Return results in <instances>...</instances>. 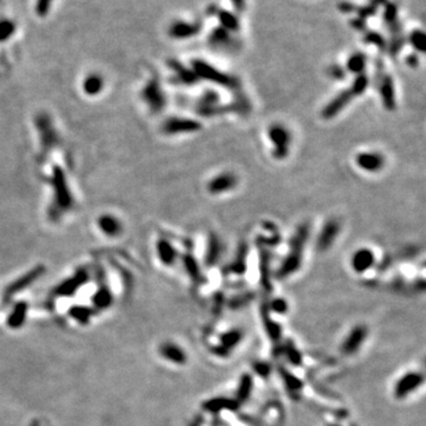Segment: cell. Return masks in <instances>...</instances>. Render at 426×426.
Here are the masks:
<instances>
[{
    "mask_svg": "<svg viewBox=\"0 0 426 426\" xmlns=\"http://www.w3.org/2000/svg\"><path fill=\"white\" fill-rule=\"evenodd\" d=\"M217 16L218 18H219L222 28L225 29L226 31L237 32L239 30L238 18H237L233 14H231V12L229 11H225V10H219Z\"/></svg>",
    "mask_w": 426,
    "mask_h": 426,
    "instance_id": "83f0119b",
    "label": "cell"
},
{
    "mask_svg": "<svg viewBox=\"0 0 426 426\" xmlns=\"http://www.w3.org/2000/svg\"><path fill=\"white\" fill-rule=\"evenodd\" d=\"M93 303L97 309H107L113 303V295L108 287L102 285L93 296Z\"/></svg>",
    "mask_w": 426,
    "mask_h": 426,
    "instance_id": "4316f807",
    "label": "cell"
},
{
    "mask_svg": "<svg viewBox=\"0 0 426 426\" xmlns=\"http://www.w3.org/2000/svg\"><path fill=\"white\" fill-rule=\"evenodd\" d=\"M142 99L152 112H160L166 106V97L157 80H151L142 92Z\"/></svg>",
    "mask_w": 426,
    "mask_h": 426,
    "instance_id": "7c38bea8",
    "label": "cell"
},
{
    "mask_svg": "<svg viewBox=\"0 0 426 426\" xmlns=\"http://www.w3.org/2000/svg\"><path fill=\"white\" fill-rule=\"evenodd\" d=\"M374 263H375V255H374V252L368 248H361L356 250V251L353 253L352 261H350L353 270L357 272V274H363V272H366L367 270L372 268Z\"/></svg>",
    "mask_w": 426,
    "mask_h": 426,
    "instance_id": "9a60e30c",
    "label": "cell"
},
{
    "mask_svg": "<svg viewBox=\"0 0 426 426\" xmlns=\"http://www.w3.org/2000/svg\"><path fill=\"white\" fill-rule=\"evenodd\" d=\"M355 164L366 173H379L385 167L386 159L379 152H360L355 155Z\"/></svg>",
    "mask_w": 426,
    "mask_h": 426,
    "instance_id": "9c48e42d",
    "label": "cell"
},
{
    "mask_svg": "<svg viewBox=\"0 0 426 426\" xmlns=\"http://www.w3.org/2000/svg\"><path fill=\"white\" fill-rule=\"evenodd\" d=\"M160 354L165 357L166 360L171 361V362L177 363V365H184L187 361V355L184 352L183 348L177 346L175 343L165 342L160 346Z\"/></svg>",
    "mask_w": 426,
    "mask_h": 426,
    "instance_id": "e0dca14e",
    "label": "cell"
},
{
    "mask_svg": "<svg viewBox=\"0 0 426 426\" xmlns=\"http://www.w3.org/2000/svg\"><path fill=\"white\" fill-rule=\"evenodd\" d=\"M246 258H248V245L242 244L239 246L238 252L233 259L232 263L230 265V270L233 272H243L245 270V264H246Z\"/></svg>",
    "mask_w": 426,
    "mask_h": 426,
    "instance_id": "4dcf8cb0",
    "label": "cell"
},
{
    "mask_svg": "<svg viewBox=\"0 0 426 426\" xmlns=\"http://www.w3.org/2000/svg\"><path fill=\"white\" fill-rule=\"evenodd\" d=\"M218 11H219V9H218L216 5H211L210 8H207V15H209V16L217 15Z\"/></svg>",
    "mask_w": 426,
    "mask_h": 426,
    "instance_id": "f5cc1de1",
    "label": "cell"
},
{
    "mask_svg": "<svg viewBox=\"0 0 426 426\" xmlns=\"http://www.w3.org/2000/svg\"><path fill=\"white\" fill-rule=\"evenodd\" d=\"M51 185H53L55 193V203H56L58 210H70L74 204L73 194H71L70 188L68 186L66 174H64V172L62 171V168L58 167V166H55L53 170Z\"/></svg>",
    "mask_w": 426,
    "mask_h": 426,
    "instance_id": "277c9868",
    "label": "cell"
},
{
    "mask_svg": "<svg viewBox=\"0 0 426 426\" xmlns=\"http://www.w3.org/2000/svg\"><path fill=\"white\" fill-rule=\"evenodd\" d=\"M203 406H204V409H206V411L209 412H220V411H224V409H227V411H235V409L238 408L239 402L237 401L236 399H227V398H223V396H219V398L206 400Z\"/></svg>",
    "mask_w": 426,
    "mask_h": 426,
    "instance_id": "ffe728a7",
    "label": "cell"
},
{
    "mask_svg": "<svg viewBox=\"0 0 426 426\" xmlns=\"http://www.w3.org/2000/svg\"><path fill=\"white\" fill-rule=\"evenodd\" d=\"M201 129V123L197 120L187 118H172L162 126V131L168 135L191 134Z\"/></svg>",
    "mask_w": 426,
    "mask_h": 426,
    "instance_id": "ba28073f",
    "label": "cell"
},
{
    "mask_svg": "<svg viewBox=\"0 0 426 426\" xmlns=\"http://www.w3.org/2000/svg\"><path fill=\"white\" fill-rule=\"evenodd\" d=\"M422 375L420 373L409 372L402 375L394 386V395L396 399H401L404 396L411 394L413 391L418 388L422 383Z\"/></svg>",
    "mask_w": 426,
    "mask_h": 426,
    "instance_id": "5bb4252c",
    "label": "cell"
},
{
    "mask_svg": "<svg viewBox=\"0 0 426 426\" xmlns=\"http://www.w3.org/2000/svg\"><path fill=\"white\" fill-rule=\"evenodd\" d=\"M368 87H369V79L368 76L363 73V74L356 75V77L353 81L352 86L349 87V89L352 90L355 97H360L363 93L366 92Z\"/></svg>",
    "mask_w": 426,
    "mask_h": 426,
    "instance_id": "836d02e7",
    "label": "cell"
},
{
    "mask_svg": "<svg viewBox=\"0 0 426 426\" xmlns=\"http://www.w3.org/2000/svg\"><path fill=\"white\" fill-rule=\"evenodd\" d=\"M266 327H268V331L270 334V336L274 337V339H278L279 335H281V328H279L278 324H276L274 321H271L270 318H266Z\"/></svg>",
    "mask_w": 426,
    "mask_h": 426,
    "instance_id": "f6af8a7d",
    "label": "cell"
},
{
    "mask_svg": "<svg viewBox=\"0 0 426 426\" xmlns=\"http://www.w3.org/2000/svg\"><path fill=\"white\" fill-rule=\"evenodd\" d=\"M69 315L80 323L87 324L94 315V311L92 308L86 307V305H74L69 309Z\"/></svg>",
    "mask_w": 426,
    "mask_h": 426,
    "instance_id": "f546056e",
    "label": "cell"
},
{
    "mask_svg": "<svg viewBox=\"0 0 426 426\" xmlns=\"http://www.w3.org/2000/svg\"><path fill=\"white\" fill-rule=\"evenodd\" d=\"M406 63H407L409 67L415 68L418 66V56H415V55H409L407 60H406Z\"/></svg>",
    "mask_w": 426,
    "mask_h": 426,
    "instance_id": "f907efd6",
    "label": "cell"
},
{
    "mask_svg": "<svg viewBox=\"0 0 426 426\" xmlns=\"http://www.w3.org/2000/svg\"><path fill=\"white\" fill-rule=\"evenodd\" d=\"M376 86L380 93V100L383 108L387 110H394L396 107V99H395V88L394 82L389 74L383 73V64L380 61L376 63Z\"/></svg>",
    "mask_w": 426,
    "mask_h": 426,
    "instance_id": "5b68a950",
    "label": "cell"
},
{
    "mask_svg": "<svg viewBox=\"0 0 426 426\" xmlns=\"http://www.w3.org/2000/svg\"><path fill=\"white\" fill-rule=\"evenodd\" d=\"M157 252L159 256V259L164 263L165 265L170 266L174 264V262L177 261V250L174 249V246L168 242L167 239H159L157 243Z\"/></svg>",
    "mask_w": 426,
    "mask_h": 426,
    "instance_id": "603a6c76",
    "label": "cell"
},
{
    "mask_svg": "<svg viewBox=\"0 0 426 426\" xmlns=\"http://www.w3.org/2000/svg\"><path fill=\"white\" fill-rule=\"evenodd\" d=\"M252 378L251 375H249V374H245V375H243L242 380H240L239 383V388H238V393H237V401H243V400L248 399L250 393L252 391Z\"/></svg>",
    "mask_w": 426,
    "mask_h": 426,
    "instance_id": "e575fe53",
    "label": "cell"
},
{
    "mask_svg": "<svg viewBox=\"0 0 426 426\" xmlns=\"http://www.w3.org/2000/svg\"><path fill=\"white\" fill-rule=\"evenodd\" d=\"M224 245L219 237L214 233H211L207 239L206 252H205V263L209 266H213L219 261L223 255Z\"/></svg>",
    "mask_w": 426,
    "mask_h": 426,
    "instance_id": "2e32d148",
    "label": "cell"
},
{
    "mask_svg": "<svg viewBox=\"0 0 426 426\" xmlns=\"http://www.w3.org/2000/svg\"><path fill=\"white\" fill-rule=\"evenodd\" d=\"M232 5L233 8H235L236 12L242 14L244 9H245V0H232Z\"/></svg>",
    "mask_w": 426,
    "mask_h": 426,
    "instance_id": "681fc988",
    "label": "cell"
},
{
    "mask_svg": "<svg viewBox=\"0 0 426 426\" xmlns=\"http://www.w3.org/2000/svg\"><path fill=\"white\" fill-rule=\"evenodd\" d=\"M408 41L415 50L420 51V53H424L425 47H426V40H425L424 32L420 30H414L411 35H409Z\"/></svg>",
    "mask_w": 426,
    "mask_h": 426,
    "instance_id": "8d00e7d4",
    "label": "cell"
},
{
    "mask_svg": "<svg viewBox=\"0 0 426 426\" xmlns=\"http://www.w3.org/2000/svg\"><path fill=\"white\" fill-rule=\"evenodd\" d=\"M367 334V330L365 327L357 326L350 331V334L348 335V337L343 343V352L347 354H352L356 352L357 348L362 344L363 340H365Z\"/></svg>",
    "mask_w": 426,
    "mask_h": 426,
    "instance_id": "d6986e66",
    "label": "cell"
},
{
    "mask_svg": "<svg viewBox=\"0 0 426 426\" xmlns=\"http://www.w3.org/2000/svg\"><path fill=\"white\" fill-rule=\"evenodd\" d=\"M328 75H329L331 79L341 81L344 80V77H346V70L340 66H331L329 70H328Z\"/></svg>",
    "mask_w": 426,
    "mask_h": 426,
    "instance_id": "7bdbcfd3",
    "label": "cell"
},
{
    "mask_svg": "<svg viewBox=\"0 0 426 426\" xmlns=\"http://www.w3.org/2000/svg\"><path fill=\"white\" fill-rule=\"evenodd\" d=\"M396 17H398V6L394 3H387L383 12V21L386 24L391 25L396 22Z\"/></svg>",
    "mask_w": 426,
    "mask_h": 426,
    "instance_id": "f35d334b",
    "label": "cell"
},
{
    "mask_svg": "<svg viewBox=\"0 0 426 426\" xmlns=\"http://www.w3.org/2000/svg\"><path fill=\"white\" fill-rule=\"evenodd\" d=\"M356 14L359 16V18L363 19L365 21L366 18L372 17L376 14V8H374L372 5H367V6H362V8H357L356 9Z\"/></svg>",
    "mask_w": 426,
    "mask_h": 426,
    "instance_id": "b9f144b4",
    "label": "cell"
},
{
    "mask_svg": "<svg viewBox=\"0 0 426 426\" xmlns=\"http://www.w3.org/2000/svg\"><path fill=\"white\" fill-rule=\"evenodd\" d=\"M209 43L211 44V47L213 48L226 47V45H229L231 43L230 32L226 31L225 29H223L222 27L216 28L212 32H211Z\"/></svg>",
    "mask_w": 426,
    "mask_h": 426,
    "instance_id": "f1b7e54d",
    "label": "cell"
},
{
    "mask_svg": "<svg viewBox=\"0 0 426 426\" xmlns=\"http://www.w3.org/2000/svg\"><path fill=\"white\" fill-rule=\"evenodd\" d=\"M53 0H38L37 3V14H40L41 16H44L48 14L49 8H50V4Z\"/></svg>",
    "mask_w": 426,
    "mask_h": 426,
    "instance_id": "bcb514c9",
    "label": "cell"
},
{
    "mask_svg": "<svg viewBox=\"0 0 426 426\" xmlns=\"http://www.w3.org/2000/svg\"><path fill=\"white\" fill-rule=\"evenodd\" d=\"M310 235V225L308 223H302L296 227L294 235L289 240V251L284 261L279 266L277 276L279 278H285L295 274L301 268L302 257L307 242Z\"/></svg>",
    "mask_w": 426,
    "mask_h": 426,
    "instance_id": "6da1fadb",
    "label": "cell"
},
{
    "mask_svg": "<svg viewBox=\"0 0 426 426\" xmlns=\"http://www.w3.org/2000/svg\"><path fill=\"white\" fill-rule=\"evenodd\" d=\"M103 88V80L99 75H90L83 82V89L88 95H97Z\"/></svg>",
    "mask_w": 426,
    "mask_h": 426,
    "instance_id": "1f68e13d",
    "label": "cell"
},
{
    "mask_svg": "<svg viewBox=\"0 0 426 426\" xmlns=\"http://www.w3.org/2000/svg\"><path fill=\"white\" fill-rule=\"evenodd\" d=\"M183 263H184L185 270H186L188 276H190L192 279H194V281H198V279L201 278L200 268H199V265H198L196 258H194L193 256L190 255V253L185 255L183 257Z\"/></svg>",
    "mask_w": 426,
    "mask_h": 426,
    "instance_id": "d6a6232c",
    "label": "cell"
},
{
    "mask_svg": "<svg viewBox=\"0 0 426 426\" xmlns=\"http://www.w3.org/2000/svg\"><path fill=\"white\" fill-rule=\"evenodd\" d=\"M28 309L29 305L27 302L21 301L18 302V303H16L14 309H12L11 314L9 315L8 321H6L8 326L12 328V329H18V328H21L23 324H24L25 318H27Z\"/></svg>",
    "mask_w": 426,
    "mask_h": 426,
    "instance_id": "44dd1931",
    "label": "cell"
},
{
    "mask_svg": "<svg viewBox=\"0 0 426 426\" xmlns=\"http://www.w3.org/2000/svg\"><path fill=\"white\" fill-rule=\"evenodd\" d=\"M268 138L272 145V157L276 160L288 158L292 141L291 133L284 125L275 123L268 129Z\"/></svg>",
    "mask_w": 426,
    "mask_h": 426,
    "instance_id": "3957f363",
    "label": "cell"
},
{
    "mask_svg": "<svg viewBox=\"0 0 426 426\" xmlns=\"http://www.w3.org/2000/svg\"><path fill=\"white\" fill-rule=\"evenodd\" d=\"M242 339V334L239 330H230L222 336V343L225 350H229L230 348L237 346Z\"/></svg>",
    "mask_w": 426,
    "mask_h": 426,
    "instance_id": "d590c367",
    "label": "cell"
},
{
    "mask_svg": "<svg viewBox=\"0 0 426 426\" xmlns=\"http://www.w3.org/2000/svg\"><path fill=\"white\" fill-rule=\"evenodd\" d=\"M15 24L12 22L3 21L0 22V42L9 40L15 32Z\"/></svg>",
    "mask_w": 426,
    "mask_h": 426,
    "instance_id": "ab89813d",
    "label": "cell"
},
{
    "mask_svg": "<svg viewBox=\"0 0 426 426\" xmlns=\"http://www.w3.org/2000/svg\"><path fill=\"white\" fill-rule=\"evenodd\" d=\"M99 226L102 232L112 237L118 236L122 230L121 223L115 217L110 216V214H103V216L100 217Z\"/></svg>",
    "mask_w": 426,
    "mask_h": 426,
    "instance_id": "cb8c5ba5",
    "label": "cell"
},
{
    "mask_svg": "<svg viewBox=\"0 0 426 426\" xmlns=\"http://www.w3.org/2000/svg\"><path fill=\"white\" fill-rule=\"evenodd\" d=\"M50 123L51 122L49 121L47 116H41L37 121V126L40 127V131L42 133V141L47 148H50L51 146L55 145V139H56Z\"/></svg>",
    "mask_w": 426,
    "mask_h": 426,
    "instance_id": "d4e9b609",
    "label": "cell"
},
{
    "mask_svg": "<svg viewBox=\"0 0 426 426\" xmlns=\"http://www.w3.org/2000/svg\"><path fill=\"white\" fill-rule=\"evenodd\" d=\"M271 309L278 314L285 313V311H287V309H288L287 301L283 300V298H276V300L272 301Z\"/></svg>",
    "mask_w": 426,
    "mask_h": 426,
    "instance_id": "ee69618b",
    "label": "cell"
},
{
    "mask_svg": "<svg viewBox=\"0 0 426 426\" xmlns=\"http://www.w3.org/2000/svg\"><path fill=\"white\" fill-rule=\"evenodd\" d=\"M369 4L372 5V6H374V8H376L378 9L379 6H381V5H385V4H387V0H370L369 2Z\"/></svg>",
    "mask_w": 426,
    "mask_h": 426,
    "instance_id": "816d5d0a",
    "label": "cell"
},
{
    "mask_svg": "<svg viewBox=\"0 0 426 426\" xmlns=\"http://www.w3.org/2000/svg\"><path fill=\"white\" fill-rule=\"evenodd\" d=\"M356 97L354 95L352 90L348 88L342 92L337 94L333 100L327 103V106L322 109L321 118L323 120H331L335 119L340 113H342L350 103L355 100Z\"/></svg>",
    "mask_w": 426,
    "mask_h": 426,
    "instance_id": "52a82bcc",
    "label": "cell"
},
{
    "mask_svg": "<svg viewBox=\"0 0 426 426\" xmlns=\"http://www.w3.org/2000/svg\"><path fill=\"white\" fill-rule=\"evenodd\" d=\"M45 268L43 265H37L34 269H31L30 271H28L27 274H24L22 277L16 279L15 282H12L8 288L5 289L4 296H3V301L9 302L12 300V297L30 287L32 283L37 281L38 278H41L44 275Z\"/></svg>",
    "mask_w": 426,
    "mask_h": 426,
    "instance_id": "8992f818",
    "label": "cell"
},
{
    "mask_svg": "<svg viewBox=\"0 0 426 426\" xmlns=\"http://www.w3.org/2000/svg\"><path fill=\"white\" fill-rule=\"evenodd\" d=\"M363 41H365V43L367 44L375 45V47H378V49H380V50H385V49L387 48L385 38H383L380 34H378V32H374V31L367 32L365 37H363Z\"/></svg>",
    "mask_w": 426,
    "mask_h": 426,
    "instance_id": "74e56055",
    "label": "cell"
},
{
    "mask_svg": "<svg viewBox=\"0 0 426 426\" xmlns=\"http://www.w3.org/2000/svg\"><path fill=\"white\" fill-rule=\"evenodd\" d=\"M349 24L352 25V27L355 29L356 31H365L366 30V21H363V19L361 18H354L352 21L349 22Z\"/></svg>",
    "mask_w": 426,
    "mask_h": 426,
    "instance_id": "c3c4849f",
    "label": "cell"
},
{
    "mask_svg": "<svg viewBox=\"0 0 426 426\" xmlns=\"http://www.w3.org/2000/svg\"><path fill=\"white\" fill-rule=\"evenodd\" d=\"M168 64H170L171 69L174 71L175 77H177L180 83L187 84V86H192V84L197 83L198 80H199L197 77V75L194 74L193 70L187 69L186 67H184L183 64L179 63L178 61L172 60L168 62Z\"/></svg>",
    "mask_w": 426,
    "mask_h": 426,
    "instance_id": "7402d4cb",
    "label": "cell"
},
{
    "mask_svg": "<svg viewBox=\"0 0 426 426\" xmlns=\"http://www.w3.org/2000/svg\"><path fill=\"white\" fill-rule=\"evenodd\" d=\"M405 44V38L402 37L401 35L396 36V37H393L391 43L387 45V50H388V53L392 55V56H395L396 54L400 53V50H401L402 47H404Z\"/></svg>",
    "mask_w": 426,
    "mask_h": 426,
    "instance_id": "60d3db41",
    "label": "cell"
},
{
    "mask_svg": "<svg viewBox=\"0 0 426 426\" xmlns=\"http://www.w3.org/2000/svg\"><path fill=\"white\" fill-rule=\"evenodd\" d=\"M192 70L197 75L198 79L209 81L213 84H218L220 87L233 90H237L239 88V81L236 77L216 69L213 66L201 60L192 61Z\"/></svg>",
    "mask_w": 426,
    "mask_h": 426,
    "instance_id": "7a4b0ae2",
    "label": "cell"
},
{
    "mask_svg": "<svg viewBox=\"0 0 426 426\" xmlns=\"http://www.w3.org/2000/svg\"><path fill=\"white\" fill-rule=\"evenodd\" d=\"M333 426H336V425H333Z\"/></svg>",
    "mask_w": 426,
    "mask_h": 426,
    "instance_id": "db71d44e",
    "label": "cell"
},
{
    "mask_svg": "<svg viewBox=\"0 0 426 426\" xmlns=\"http://www.w3.org/2000/svg\"><path fill=\"white\" fill-rule=\"evenodd\" d=\"M367 64V56L362 53H355L347 60L346 69L354 75L363 74Z\"/></svg>",
    "mask_w": 426,
    "mask_h": 426,
    "instance_id": "484cf974",
    "label": "cell"
},
{
    "mask_svg": "<svg viewBox=\"0 0 426 426\" xmlns=\"http://www.w3.org/2000/svg\"><path fill=\"white\" fill-rule=\"evenodd\" d=\"M341 225L337 219H329L323 224L316 239V246L320 251H326L330 249L331 245L340 235Z\"/></svg>",
    "mask_w": 426,
    "mask_h": 426,
    "instance_id": "4fadbf2b",
    "label": "cell"
},
{
    "mask_svg": "<svg viewBox=\"0 0 426 426\" xmlns=\"http://www.w3.org/2000/svg\"><path fill=\"white\" fill-rule=\"evenodd\" d=\"M238 185V178L232 172H223V173L214 175L207 184V192L212 196L227 193L232 191Z\"/></svg>",
    "mask_w": 426,
    "mask_h": 426,
    "instance_id": "30bf717a",
    "label": "cell"
},
{
    "mask_svg": "<svg viewBox=\"0 0 426 426\" xmlns=\"http://www.w3.org/2000/svg\"><path fill=\"white\" fill-rule=\"evenodd\" d=\"M88 281H89L88 271L86 269H80L70 278L62 282L55 290V294L61 296V297H70V296L75 295V292L79 291Z\"/></svg>",
    "mask_w": 426,
    "mask_h": 426,
    "instance_id": "8fae6325",
    "label": "cell"
},
{
    "mask_svg": "<svg viewBox=\"0 0 426 426\" xmlns=\"http://www.w3.org/2000/svg\"><path fill=\"white\" fill-rule=\"evenodd\" d=\"M201 29L200 23H194V24H188V23L178 22L171 27L170 35L177 40H185L199 34Z\"/></svg>",
    "mask_w": 426,
    "mask_h": 426,
    "instance_id": "ac0fdd59",
    "label": "cell"
},
{
    "mask_svg": "<svg viewBox=\"0 0 426 426\" xmlns=\"http://www.w3.org/2000/svg\"><path fill=\"white\" fill-rule=\"evenodd\" d=\"M357 6L352 4V3H348V2H343L339 4V10L342 14H353V12H356Z\"/></svg>",
    "mask_w": 426,
    "mask_h": 426,
    "instance_id": "7dc6e473",
    "label": "cell"
}]
</instances>
